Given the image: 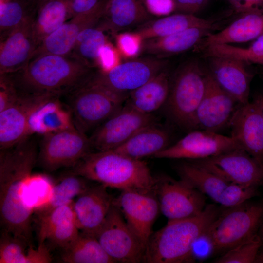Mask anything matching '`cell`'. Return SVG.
Wrapping results in <instances>:
<instances>
[{
    "label": "cell",
    "mask_w": 263,
    "mask_h": 263,
    "mask_svg": "<svg viewBox=\"0 0 263 263\" xmlns=\"http://www.w3.org/2000/svg\"><path fill=\"white\" fill-rule=\"evenodd\" d=\"M225 21L204 19L194 15L178 13L156 20H150L136 27L133 32L137 34L143 41L193 28L207 29L213 32L219 29Z\"/></svg>",
    "instance_id": "cb8c5ba5"
},
{
    "label": "cell",
    "mask_w": 263,
    "mask_h": 263,
    "mask_svg": "<svg viewBox=\"0 0 263 263\" xmlns=\"http://www.w3.org/2000/svg\"><path fill=\"white\" fill-rule=\"evenodd\" d=\"M238 148H242L231 136L201 130L189 132L176 143L167 147L153 156L157 158L195 160L214 156Z\"/></svg>",
    "instance_id": "5bb4252c"
},
{
    "label": "cell",
    "mask_w": 263,
    "mask_h": 263,
    "mask_svg": "<svg viewBox=\"0 0 263 263\" xmlns=\"http://www.w3.org/2000/svg\"><path fill=\"white\" fill-rule=\"evenodd\" d=\"M263 94V93H262Z\"/></svg>",
    "instance_id": "11a10c76"
},
{
    "label": "cell",
    "mask_w": 263,
    "mask_h": 263,
    "mask_svg": "<svg viewBox=\"0 0 263 263\" xmlns=\"http://www.w3.org/2000/svg\"><path fill=\"white\" fill-rule=\"evenodd\" d=\"M169 138V132L155 123L141 129L112 150L131 158L141 159L154 156L166 148Z\"/></svg>",
    "instance_id": "83f0119b"
},
{
    "label": "cell",
    "mask_w": 263,
    "mask_h": 263,
    "mask_svg": "<svg viewBox=\"0 0 263 263\" xmlns=\"http://www.w3.org/2000/svg\"><path fill=\"white\" fill-rule=\"evenodd\" d=\"M19 95L10 75L7 74L0 75V112L14 102Z\"/></svg>",
    "instance_id": "7bdbcfd3"
},
{
    "label": "cell",
    "mask_w": 263,
    "mask_h": 263,
    "mask_svg": "<svg viewBox=\"0 0 263 263\" xmlns=\"http://www.w3.org/2000/svg\"><path fill=\"white\" fill-rule=\"evenodd\" d=\"M36 15L29 17L0 43V75L16 72L30 62L37 47L33 30Z\"/></svg>",
    "instance_id": "7402d4cb"
},
{
    "label": "cell",
    "mask_w": 263,
    "mask_h": 263,
    "mask_svg": "<svg viewBox=\"0 0 263 263\" xmlns=\"http://www.w3.org/2000/svg\"><path fill=\"white\" fill-rule=\"evenodd\" d=\"M209 72L218 84L241 105L249 100L250 83L254 74L246 67L248 63L226 56H210Z\"/></svg>",
    "instance_id": "44dd1931"
},
{
    "label": "cell",
    "mask_w": 263,
    "mask_h": 263,
    "mask_svg": "<svg viewBox=\"0 0 263 263\" xmlns=\"http://www.w3.org/2000/svg\"><path fill=\"white\" fill-rule=\"evenodd\" d=\"M53 95L45 101L31 116L29 132L44 135L60 131L75 128L71 110L59 99Z\"/></svg>",
    "instance_id": "484cf974"
},
{
    "label": "cell",
    "mask_w": 263,
    "mask_h": 263,
    "mask_svg": "<svg viewBox=\"0 0 263 263\" xmlns=\"http://www.w3.org/2000/svg\"><path fill=\"white\" fill-rule=\"evenodd\" d=\"M261 245V240L258 234L221 254L214 263H256Z\"/></svg>",
    "instance_id": "74e56055"
},
{
    "label": "cell",
    "mask_w": 263,
    "mask_h": 263,
    "mask_svg": "<svg viewBox=\"0 0 263 263\" xmlns=\"http://www.w3.org/2000/svg\"><path fill=\"white\" fill-rule=\"evenodd\" d=\"M30 0H0V42L26 19L36 15Z\"/></svg>",
    "instance_id": "e575fe53"
},
{
    "label": "cell",
    "mask_w": 263,
    "mask_h": 263,
    "mask_svg": "<svg viewBox=\"0 0 263 263\" xmlns=\"http://www.w3.org/2000/svg\"><path fill=\"white\" fill-rule=\"evenodd\" d=\"M28 245L10 233L1 230L0 238V263H24Z\"/></svg>",
    "instance_id": "f35d334b"
},
{
    "label": "cell",
    "mask_w": 263,
    "mask_h": 263,
    "mask_svg": "<svg viewBox=\"0 0 263 263\" xmlns=\"http://www.w3.org/2000/svg\"><path fill=\"white\" fill-rule=\"evenodd\" d=\"M42 136L37 162L48 172L72 167L89 153L92 148L89 137L76 128Z\"/></svg>",
    "instance_id": "ba28073f"
},
{
    "label": "cell",
    "mask_w": 263,
    "mask_h": 263,
    "mask_svg": "<svg viewBox=\"0 0 263 263\" xmlns=\"http://www.w3.org/2000/svg\"><path fill=\"white\" fill-rule=\"evenodd\" d=\"M71 54L45 55L23 69L7 74L18 91L27 94L68 95L87 83L96 72Z\"/></svg>",
    "instance_id": "7a4b0ae2"
},
{
    "label": "cell",
    "mask_w": 263,
    "mask_h": 263,
    "mask_svg": "<svg viewBox=\"0 0 263 263\" xmlns=\"http://www.w3.org/2000/svg\"><path fill=\"white\" fill-rule=\"evenodd\" d=\"M38 152L30 137L0 152V225L28 246L32 245L33 208L25 194Z\"/></svg>",
    "instance_id": "6da1fadb"
},
{
    "label": "cell",
    "mask_w": 263,
    "mask_h": 263,
    "mask_svg": "<svg viewBox=\"0 0 263 263\" xmlns=\"http://www.w3.org/2000/svg\"><path fill=\"white\" fill-rule=\"evenodd\" d=\"M167 61L157 57L134 59L107 71L96 70L90 82L115 94L127 97L164 70Z\"/></svg>",
    "instance_id": "30bf717a"
},
{
    "label": "cell",
    "mask_w": 263,
    "mask_h": 263,
    "mask_svg": "<svg viewBox=\"0 0 263 263\" xmlns=\"http://www.w3.org/2000/svg\"><path fill=\"white\" fill-rule=\"evenodd\" d=\"M263 96L256 93L252 100L240 105L228 125L231 136L241 147L263 165Z\"/></svg>",
    "instance_id": "9a60e30c"
},
{
    "label": "cell",
    "mask_w": 263,
    "mask_h": 263,
    "mask_svg": "<svg viewBox=\"0 0 263 263\" xmlns=\"http://www.w3.org/2000/svg\"><path fill=\"white\" fill-rule=\"evenodd\" d=\"M36 13L50 0H30Z\"/></svg>",
    "instance_id": "816d5d0a"
},
{
    "label": "cell",
    "mask_w": 263,
    "mask_h": 263,
    "mask_svg": "<svg viewBox=\"0 0 263 263\" xmlns=\"http://www.w3.org/2000/svg\"><path fill=\"white\" fill-rule=\"evenodd\" d=\"M156 195L160 211L168 221L195 216L206 206L204 194L181 179H157Z\"/></svg>",
    "instance_id": "4fadbf2b"
},
{
    "label": "cell",
    "mask_w": 263,
    "mask_h": 263,
    "mask_svg": "<svg viewBox=\"0 0 263 263\" xmlns=\"http://www.w3.org/2000/svg\"><path fill=\"white\" fill-rule=\"evenodd\" d=\"M258 235L260 237L262 245L259 253L258 254L256 263H263V224L261 226L258 232Z\"/></svg>",
    "instance_id": "f907efd6"
},
{
    "label": "cell",
    "mask_w": 263,
    "mask_h": 263,
    "mask_svg": "<svg viewBox=\"0 0 263 263\" xmlns=\"http://www.w3.org/2000/svg\"><path fill=\"white\" fill-rule=\"evenodd\" d=\"M69 1L75 0H68Z\"/></svg>",
    "instance_id": "9f6ffc18"
},
{
    "label": "cell",
    "mask_w": 263,
    "mask_h": 263,
    "mask_svg": "<svg viewBox=\"0 0 263 263\" xmlns=\"http://www.w3.org/2000/svg\"><path fill=\"white\" fill-rule=\"evenodd\" d=\"M113 204L146 249L153 233V225L160 211L156 194L135 190H122L114 199Z\"/></svg>",
    "instance_id": "2e32d148"
},
{
    "label": "cell",
    "mask_w": 263,
    "mask_h": 263,
    "mask_svg": "<svg viewBox=\"0 0 263 263\" xmlns=\"http://www.w3.org/2000/svg\"><path fill=\"white\" fill-rule=\"evenodd\" d=\"M95 237L115 263L144 262L146 248L113 204Z\"/></svg>",
    "instance_id": "9c48e42d"
},
{
    "label": "cell",
    "mask_w": 263,
    "mask_h": 263,
    "mask_svg": "<svg viewBox=\"0 0 263 263\" xmlns=\"http://www.w3.org/2000/svg\"><path fill=\"white\" fill-rule=\"evenodd\" d=\"M144 0H108L95 26L114 35L151 20Z\"/></svg>",
    "instance_id": "603a6c76"
},
{
    "label": "cell",
    "mask_w": 263,
    "mask_h": 263,
    "mask_svg": "<svg viewBox=\"0 0 263 263\" xmlns=\"http://www.w3.org/2000/svg\"><path fill=\"white\" fill-rule=\"evenodd\" d=\"M119 57L115 49L109 43L103 46L99 52L98 70L107 71L117 65Z\"/></svg>",
    "instance_id": "f6af8a7d"
},
{
    "label": "cell",
    "mask_w": 263,
    "mask_h": 263,
    "mask_svg": "<svg viewBox=\"0 0 263 263\" xmlns=\"http://www.w3.org/2000/svg\"><path fill=\"white\" fill-rule=\"evenodd\" d=\"M205 57L209 56H226L238 59L249 64L263 56V34L260 36L247 48H242L230 44L209 46L203 50Z\"/></svg>",
    "instance_id": "d590c367"
},
{
    "label": "cell",
    "mask_w": 263,
    "mask_h": 263,
    "mask_svg": "<svg viewBox=\"0 0 263 263\" xmlns=\"http://www.w3.org/2000/svg\"><path fill=\"white\" fill-rule=\"evenodd\" d=\"M205 81L204 94L196 112L195 128L217 132L229 124L241 104L218 84L209 71Z\"/></svg>",
    "instance_id": "ac0fdd59"
},
{
    "label": "cell",
    "mask_w": 263,
    "mask_h": 263,
    "mask_svg": "<svg viewBox=\"0 0 263 263\" xmlns=\"http://www.w3.org/2000/svg\"><path fill=\"white\" fill-rule=\"evenodd\" d=\"M262 72V77H263V70H262V72Z\"/></svg>",
    "instance_id": "db71d44e"
},
{
    "label": "cell",
    "mask_w": 263,
    "mask_h": 263,
    "mask_svg": "<svg viewBox=\"0 0 263 263\" xmlns=\"http://www.w3.org/2000/svg\"><path fill=\"white\" fill-rule=\"evenodd\" d=\"M251 63H255L263 65V56L253 59Z\"/></svg>",
    "instance_id": "f5cc1de1"
},
{
    "label": "cell",
    "mask_w": 263,
    "mask_h": 263,
    "mask_svg": "<svg viewBox=\"0 0 263 263\" xmlns=\"http://www.w3.org/2000/svg\"><path fill=\"white\" fill-rule=\"evenodd\" d=\"M177 170L181 179L216 203L220 194L229 183L192 162L179 165Z\"/></svg>",
    "instance_id": "d6a6232c"
},
{
    "label": "cell",
    "mask_w": 263,
    "mask_h": 263,
    "mask_svg": "<svg viewBox=\"0 0 263 263\" xmlns=\"http://www.w3.org/2000/svg\"><path fill=\"white\" fill-rule=\"evenodd\" d=\"M263 34V14H245L217 33H210L196 46L203 50L218 44L246 42Z\"/></svg>",
    "instance_id": "d4e9b609"
},
{
    "label": "cell",
    "mask_w": 263,
    "mask_h": 263,
    "mask_svg": "<svg viewBox=\"0 0 263 263\" xmlns=\"http://www.w3.org/2000/svg\"><path fill=\"white\" fill-rule=\"evenodd\" d=\"M19 93L14 102L0 112V150L10 148L30 137L29 121L31 116L48 99L57 95Z\"/></svg>",
    "instance_id": "e0dca14e"
},
{
    "label": "cell",
    "mask_w": 263,
    "mask_h": 263,
    "mask_svg": "<svg viewBox=\"0 0 263 263\" xmlns=\"http://www.w3.org/2000/svg\"><path fill=\"white\" fill-rule=\"evenodd\" d=\"M148 12L157 16L167 15L175 10L174 0H144Z\"/></svg>",
    "instance_id": "7dc6e473"
},
{
    "label": "cell",
    "mask_w": 263,
    "mask_h": 263,
    "mask_svg": "<svg viewBox=\"0 0 263 263\" xmlns=\"http://www.w3.org/2000/svg\"><path fill=\"white\" fill-rule=\"evenodd\" d=\"M106 3L90 12L75 16L64 23L38 46L30 61L45 55L70 54L80 33L97 24Z\"/></svg>",
    "instance_id": "ffe728a7"
},
{
    "label": "cell",
    "mask_w": 263,
    "mask_h": 263,
    "mask_svg": "<svg viewBox=\"0 0 263 263\" xmlns=\"http://www.w3.org/2000/svg\"><path fill=\"white\" fill-rule=\"evenodd\" d=\"M60 258L66 263H113L96 238L80 232L75 240L62 249Z\"/></svg>",
    "instance_id": "1f68e13d"
},
{
    "label": "cell",
    "mask_w": 263,
    "mask_h": 263,
    "mask_svg": "<svg viewBox=\"0 0 263 263\" xmlns=\"http://www.w3.org/2000/svg\"><path fill=\"white\" fill-rule=\"evenodd\" d=\"M52 261L49 247L45 243L38 244L37 248L30 245L27 250L24 263H48Z\"/></svg>",
    "instance_id": "bcb514c9"
},
{
    "label": "cell",
    "mask_w": 263,
    "mask_h": 263,
    "mask_svg": "<svg viewBox=\"0 0 263 263\" xmlns=\"http://www.w3.org/2000/svg\"><path fill=\"white\" fill-rule=\"evenodd\" d=\"M75 218L66 221L55 228L46 241L51 247L64 249L71 245L79 234Z\"/></svg>",
    "instance_id": "60d3db41"
},
{
    "label": "cell",
    "mask_w": 263,
    "mask_h": 263,
    "mask_svg": "<svg viewBox=\"0 0 263 263\" xmlns=\"http://www.w3.org/2000/svg\"><path fill=\"white\" fill-rule=\"evenodd\" d=\"M206 0H174V10L179 13L194 15L200 9Z\"/></svg>",
    "instance_id": "681fc988"
},
{
    "label": "cell",
    "mask_w": 263,
    "mask_h": 263,
    "mask_svg": "<svg viewBox=\"0 0 263 263\" xmlns=\"http://www.w3.org/2000/svg\"><path fill=\"white\" fill-rule=\"evenodd\" d=\"M220 212L216 205L208 204L195 216L168 221L164 227L151 235L146 247L144 262H193L191 252L193 244L207 230Z\"/></svg>",
    "instance_id": "277c9868"
},
{
    "label": "cell",
    "mask_w": 263,
    "mask_h": 263,
    "mask_svg": "<svg viewBox=\"0 0 263 263\" xmlns=\"http://www.w3.org/2000/svg\"><path fill=\"white\" fill-rule=\"evenodd\" d=\"M87 179L66 172L53 184L48 199L35 211L38 217L74 201L89 187Z\"/></svg>",
    "instance_id": "f546056e"
},
{
    "label": "cell",
    "mask_w": 263,
    "mask_h": 263,
    "mask_svg": "<svg viewBox=\"0 0 263 263\" xmlns=\"http://www.w3.org/2000/svg\"><path fill=\"white\" fill-rule=\"evenodd\" d=\"M114 36L118 49L124 57L132 58L141 53L142 40L135 33L120 32Z\"/></svg>",
    "instance_id": "b9f144b4"
},
{
    "label": "cell",
    "mask_w": 263,
    "mask_h": 263,
    "mask_svg": "<svg viewBox=\"0 0 263 263\" xmlns=\"http://www.w3.org/2000/svg\"><path fill=\"white\" fill-rule=\"evenodd\" d=\"M107 188L102 184L90 186L74 200L75 220L81 232L95 237L103 225L114 201Z\"/></svg>",
    "instance_id": "d6986e66"
},
{
    "label": "cell",
    "mask_w": 263,
    "mask_h": 263,
    "mask_svg": "<svg viewBox=\"0 0 263 263\" xmlns=\"http://www.w3.org/2000/svg\"><path fill=\"white\" fill-rule=\"evenodd\" d=\"M192 162L229 183L256 187L263 184V165L242 148Z\"/></svg>",
    "instance_id": "7c38bea8"
},
{
    "label": "cell",
    "mask_w": 263,
    "mask_h": 263,
    "mask_svg": "<svg viewBox=\"0 0 263 263\" xmlns=\"http://www.w3.org/2000/svg\"><path fill=\"white\" fill-rule=\"evenodd\" d=\"M67 172L107 188L156 194L157 179L146 163L112 150L90 152Z\"/></svg>",
    "instance_id": "3957f363"
},
{
    "label": "cell",
    "mask_w": 263,
    "mask_h": 263,
    "mask_svg": "<svg viewBox=\"0 0 263 263\" xmlns=\"http://www.w3.org/2000/svg\"><path fill=\"white\" fill-rule=\"evenodd\" d=\"M73 201L56 207L48 213L38 217V244L45 243L49 234L57 226L66 221L75 218Z\"/></svg>",
    "instance_id": "8d00e7d4"
},
{
    "label": "cell",
    "mask_w": 263,
    "mask_h": 263,
    "mask_svg": "<svg viewBox=\"0 0 263 263\" xmlns=\"http://www.w3.org/2000/svg\"><path fill=\"white\" fill-rule=\"evenodd\" d=\"M170 79L164 70L147 82L130 92L126 104L141 113L151 114L165 105L167 100Z\"/></svg>",
    "instance_id": "f1b7e54d"
},
{
    "label": "cell",
    "mask_w": 263,
    "mask_h": 263,
    "mask_svg": "<svg viewBox=\"0 0 263 263\" xmlns=\"http://www.w3.org/2000/svg\"><path fill=\"white\" fill-rule=\"evenodd\" d=\"M214 254V243L207 230L201 235L193 244L191 252L192 258L193 262L196 260H203Z\"/></svg>",
    "instance_id": "ee69618b"
},
{
    "label": "cell",
    "mask_w": 263,
    "mask_h": 263,
    "mask_svg": "<svg viewBox=\"0 0 263 263\" xmlns=\"http://www.w3.org/2000/svg\"><path fill=\"white\" fill-rule=\"evenodd\" d=\"M105 33L95 25L85 29L78 36L70 54L89 67L98 70L100 50L107 43Z\"/></svg>",
    "instance_id": "836d02e7"
},
{
    "label": "cell",
    "mask_w": 263,
    "mask_h": 263,
    "mask_svg": "<svg viewBox=\"0 0 263 263\" xmlns=\"http://www.w3.org/2000/svg\"><path fill=\"white\" fill-rule=\"evenodd\" d=\"M206 73L197 60H189L178 68L170 80L165 105L169 117L181 127L196 129L195 114L204 94Z\"/></svg>",
    "instance_id": "5b68a950"
},
{
    "label": "cell",
    "mask_w": 263,
    "mask_h": 263,
    "mask_svg": "<svg viewBox=\"0 0 263 263\" xmlns=\"http://www.w3.org/2000/svg\"><path fill=\"white\" fill-rule=\"evenodd\" d=\"M263 224V200H249L220 212L207 231L215 254L221 255L258 234Z\"/></svg>",
    "instance_id": "8992f818"
},
{
    "label": "cell",
    "mask_w": 263,
    "mask_h": 263,
    "mask_svg": "<svg viewBox=\"0 0 263 263\" xmlns=\"http://www.w3.org/2000/svg\"><path fill=\"white\" fill-rule=\"evenodd\" d=\"M212 31L193 28L167 36L152 38L142 42L141 53L159 58L183 53L197 46Z\"/></svg>",
    "instance_id": "4316f807"
},
{
    "label": "cell",
    "mask_w": 263,
    "mask_h": 263,
    "mask_svg": "<svg viewBox=\"0 0 263 263\" xmlns=\"http://www.w3.org/2000/svg\"><path fill=\"white\" fill-rule=\"evenodd\" d=\"M68 95L74 125L85 133L119 110L127 98L89 81Z\"/></svg>",
    "instance_id": "52a82bcc"
},
{
    "label": "cell",
    "mask_w": 263,
    "mask_h": 263,
    "mask_svg": "<svg viewBox=\"0 0 263 263\" xmlns=\"http://www.w3.org/2000/svg\"><path fill=\"white\" fill-rule=\"evenodd\" d=\"M71 18L68 0H50L45 3L37 12L33 21L37 47L48 36Z\"/></svg>",
    "instance_id": "4dcf8cb0"
},
{
    "label": "cell",
    "mask_w": 263,
    "mask_h": 263,
    "mask_svg": "<svg viewBox=\"0 0 263 263\" xmlns=\"http://www.w3.org/2000/svg\"><path fill=\"white\" fill-rule=\"evenodd\" d=\"M257 188L229 183L220 194L217 203L225 207L237 206L257 195Z\"/></svg>",
    "instance_id": "ab89813d"
},
{
    "label": "cell",
    "mask_w": 263,
    "mask_h": 263,
    "mask_svg": "<svg viewBox=\"0 0 263 263\" xmlns=\"http://www.w3.org/2000/svg\"><path fill=\"white\" fill-rule=\"evenodd\" d=\"M155 121L151 114L141 113L125 104L96 127L89 137L91 147L97 151L113 150Z\"/></svg>",
    "instance_id": "8fae6325"
},
{
    "label": "cell",
    "mask_w": 263,
    "mask_h": 263,
    "mask_svg": "<svg viewBox=\"0 0 263 263\" xmlns=\"http://www.w3.org/2000/svg\"><path fill=\"white\" fill-rule=\"evenodd\" d=\"M239 12L263 14V0H230Z\"/></svg>",
    "instance_id": "c3c4849f"
}]
</instances>
